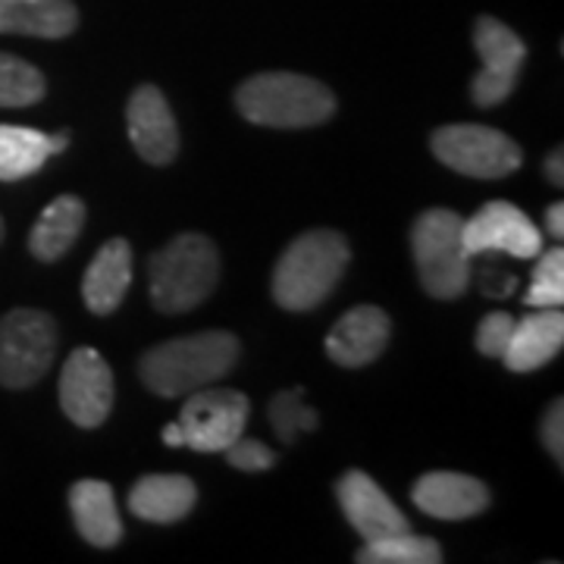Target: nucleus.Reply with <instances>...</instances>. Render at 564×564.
Listing matches in <instances>:
<instances>
[{
    "mask_svg": "<svg viewBox=\"0 0 564 564\" xmlns=\"http://www.w3.org/2000/svg\"><path fill=\"white\" fill-rule=\"evenodd\" d=\"M545 229L555 236V239H562L564 236V204L555 202L549 210H545Z\"/></svg>",
    "mask_w": 564,
    "mask_h": 564,
    "instance_id": "nucleus-31",
    "label": "nucleus"
},
{
    "mask_svg": "<svg viewBox=\"0 0 564 564\" xmlns=\"http://www.w3.org/2000/svg\"><path fill=\"white\" fill-rule=\"evenodd\" d=\"M47 91L39 66L13 54H0V107H32Z\"/></svg>",
    "mask_w": 564,
    "mask_h": 564,
    "instance_id": "nucleus-24",
    "label": "nucleus"
},
{
    "mask_svg": "<svg viewBox=\"0 0 564 564\" xmlns=\"http://www.w3.org/2000/svg\"><path fill=\"white\" fill-rule=\"evenodd\" d=\"M198 502V489L185 474H148L129 492V511L148 524H176Z\"/></svg>",
    "mask_w": 564,
    "mask_h": 564,
    "instance_id": "nucleus-19",
    "label": "nucleus"
},
{
    "mask_svg": "<svg viewBox=\"0 0 564 564\" xmlns=\"http://www.w3.org/2000/svg\"><path fill=\"white\" fill-rule=\"evenodd\" d=\"M226 462L239 470H248V474H258V470H270L276 464V452L270 445L258 443V440H245L239 436L236 443L226 448Z\"/></svg>",
    "mask_w": 564,
    "mask_h": 564,
    "instance_id": "nucleus-28",
    "label": "nucleus"
},
{
    "mask_svg": "<svg viewBox=\"0 0 564 564\" xmlns=\"http://www.w3.org/2000/svg\"><path fill=\"white\" fill-rule=\"evenodd\" d=\"M129 285H132V245L126 239H110L85 270L82 280L85 307L98 317H107L120 307Z\"/></svg>",
    "mask_w": 564,
    "mask_h": 564,
    "instance_id": "nucleus-17",
    "label": "nucleus"
},
{
    "mask_svg": "<svg viewBox=\"0 0 564 564\" xmlns=\"http://www.w3.org/2000/svg\"><path fill=\"white\" fill-rule=\"evenodd\" d=\"M57 355V323L35 307L0 317V386L29 389L51 370Z\"/></svg>",
    "mask_w": 564,
    "mask_h": 564,
    "instance_id": "nucleus-7",
    "label": "nucleus"
},
{
    "mask_svg": "<svg viewBox=\"0 0 564 564\" xmlns=\"http://www.w3.org/2000/svg\"><path fill=\"white\" fill-rule=\"evenodd\" d=\"M462 226L464 220L455 210L433 207L421 214L411 229V248L423 292L440 302L462 299L474 276L470 254L464 251L462 242Z\"/></svg>",
    "mask_w": 564,
    "mask_h": 564,
    "instance_id": "nucleus-5",
    "label": "nucleus"
},
{
    "mask_svg": "<svg viewBox=\"0 0 564 564\" xmlns=\"http://www.w3.org/2000/svg\"><path fill=\"white\" fill-rule=\"evenodd\" d=\"M527 307H562L564 304V251H540L536 254V270L533 282L524 295Z\"/></svg>",
    "mask_w": 564,
    "mask_h": 564,
    "instance_id": "nucleus-25",
    "label": "nucleus"
},
{
    "mask_svg": "<svg viewBox=\"0 0 564 564\" xmlns=\"http://www.w3.org/2000/svg\"><path fill=\"white\" fill-rule=\"evenodd\" d=\"M51 151V135L29 126H0V182H17L39 173Z\"/></svg>",
    "mask_w": 564,
    "mask_h": 564,
    "instance_id": "nucleus-22",
    "label": "nucleus"
},
{
    "mask_svg": "<svg viewBox=\"0 0 564 564\" xmlns=\"http://www.w3.org/2000/svg\"><path fill=\"white\" fill-rule=\"evenodd\" d=\"M163 443L170 445V448H180V445H185V436H182L180 421H173L163 426Z\"/></svg>",
    "mask_w": 564,
    "mask_h": 564,
    "instance_id": "nucleus-32",
    "label": "nucleus"
},
{
    "mask_svg": "<svg viewBox=\"0 0 564 564\" xmlns=\"http://www.w3.org/2000/svg\"><path fill=\"white\" fill-rule=\"evenodd\" d=\"M61 408L82 430H95L113 408V373L95 348H76L61 373Z\"/></svg>",
    "mask_w": 564,
    "mask_h": 564,
    "instance_id": "nucleus-11",
    "label": "nucleus"
},
{
    "mask_svg": "<svg viewBox=\"0 0 564 564\" xmlns=\"http://www.w3.org/2000/svg\"><path fill=\"white\" fill-rule=\"evenodd\" d=\"M462 242L470 258L502 251L518 261H533L543 251V232L514 204L489 202L470 220H464Z\"/></svg>",
    "mask_w": 564,
    "mask_h": 564,
    "instance_id": "nucleus-10",
    "label": "nucleus"
},
{
    "mask_svg": "<svg viewBox=\"0 0 564 564\" xmlns=\"http://www.w3.org/2000/svg\"><path fill=\"white\" fill-rule=\"evenodd\" d=\"M511 329H514V317L508 311L486 314L477 326V351L486 358H502L508 339H511Z\"/></svg>",
    "mask_w": 564,
    "mask_h": 564,
    "instance_id": "nucleus-27",
    "label": "nucleus"
},
{
    "mask_svg": "<svg viewBox=\"0 0 564 564\" xmlns=\"http://www.w3.org/2000/svg\"><path fill=\"white\" fill-rule=\"evenodd\" d=\"M351 261L348 239L336 229H311L282 251L273 267V299L285 311H314L343 280Z\"/></svg>",
    "mask_w": 564,
    "mask_h": 564,
    "instance_id": "nucleus-2",
    "label": "nucleus"
},
{
    "mask_svg": "<svg viewBox=\"0 0 564 564\" xmlns=\"http://www.w3.org/2000/svg\"><path fill=\"white\" fill-rule=\"evenodd\" d=\"M126 126L141 161L166 166L180 154V129L158 85H139L126 107Z\"/></svg>",
    "mask_w": 564,
    "mask_h": 564,
    "instance_id": "nucleus-12",
    "label": "nucleus"
},
{
    "mask_svg": "<svg viewBox=\"0 0 564 564\" xmlns=\"http://www.w3.org/2000/svg\"><path fill=\"white\" fill-rule=\"evenodd\" d=\"M392 321L377 304H358L343 314L326 336V355L339 367H367L373 364L389 345Z\"/></svg>",
    "mask_w": 564,
    "mask_h": 564,
    "instance_id": "nucleus-14",
    "label": "nucleus"
},
{
    "mask_svg": "<svg viewBox=\"0 0 564 564\" xmlns=\"http://www.w3.org/2000/svg\"><path fill=\"white\" fill-rule=\"evenodd\" d=\"M562 161H564L562 148H555V151H552V154L545 158V176H549V182H552V185H558V188H562V185H564V166H562Z\"/></svg>",
    "mask_w": 564,
    "mask_h": 564,
    "instance_id": "nucleus-30",
    "label": "nucleus"
},
{
    "mask_svg": "<svg viewBox=\"0 0 564 564\" xmlns=\"http://www.w3.org/2000/svg\"><path fill=\"white\" fill-rule=\"evenodd\" d=\"M69 148V132H61V135H51V151L54 154H63Z\"/></svg>",
    "mask_w": 564,
    "mask_h": 564,
    "instance_id": "nucleus-33",
    "label": "nucleus"
},
{
    "mask_svg": "<svg viewBox=\"0 0 564 564\" xmlns=\"http://www.w3.org/2000/svg\"><path fill=\"white\" fill-rule=\"evenodd\" d=\"M85 226V204L76 195H61L44 207V214L29 232V251L44 263L61 261L76 245Z\"/></svg>",
    "mask_w": 564,
    "mask_h": 564,
    "instance_id": "nucleus-21",
    "label": "nucleus"
},
{
    "mask_svg": "<svg viewBox=\"0 0 564 564\" xmlns=\"http://www.w3.org/2000/svg\"><path fill=\"white\" fill-rule=\"evenodd\" d=\"M236 107L245 120L270 129H311L336 113V95L311 76L258 73L239 85Z\"/></svg>",
    "mask_w": 564,
    "mask_h": 564,
    "instance_id": "nucleus-4",
    "label": "nucleus"
},
{
    "mask_svg": "<svg viewBox=\"0 0 564 564\" xmlns=\"http://www.w3.org/2000/svg\"><path fill=\"white\" fill-rule=\"evenodd\" d=\"M220 280L217 245L202 232H182L148 258V295L161 314H185L210 299Z\"/></svg>",
    "mask_w": 564,
    "mask_h": 564,
    "instance_id": "nucleus-3",
    "label": "nucleus"
},
{
    "mask_svg": "<svg viewBox=\"0 0 564 564\" xmlns=\"http://www.w3.org/2000/svg\"><path fill=\"white\" fill-rule=\"evenodd\" d=\"M79 29L73 0H0V35L66 39Z\"/></svg>",
    "mask_w": 564,
    "mask_h": 564,
    "instance_id": "nucleus-18",
    "label": "nucleus"
},
{
    "mask_svg": "<svg viewBox=\"0 0 564 564\" xmlns=\"http://www.w3.org/2000/svg\"><path fill=\"white\" fill-rule=\"evenodd\" d=\"M361 564H440L443 562V545L430 536H414L411 530L364 543L355 555Z\"/></svg>",
    "mask_w": 564,
    "mask_h": 564,
    "instance_id": "nucleus-23",
    "label": "nucleus"
},
{
    "mask_svg": "<svg viewBox=\"0 0 564 564\" xmlns=\"http://www.w3.org/2000/svg\"><path fill=\"white\" fill-rule=\"evenodd\" d=\"M270 421L282 443H295L299 433L317 430V411L304 404V389H289L270 399Z\"/></svg>",
    "mask_w": 564,
    "mask_h": 564,
    "instance_id": "nucleus-26",
    "label": "nucleus"
},
{
    "mask_svg": "<svg viewBox=\"0 0 564 564\" xmlns=\"http://www.w3.org/2000/svg\"><path fill=\"white\" fill-rule=\"evenodd\" d=\"M543 445L545 452L555 458V464H564V404L562 399L549 404L543 417Z\"/></svg>",
    "mask_w": 564,
    "mask_h": 564,
    "instance_id": "nucleus-29",
    "label": "nucleus"
},
{
    "mask_svg": "<svg viewBox=\"0 0 564 564\" xmlns=\"http://www.w3.org/2000/svg\"><path fill=\"white\" fill-rule=\"evenodd\" d=\"M0 242H3V220H0Z\"/></svg>",
    "mask_w": 564,
    "mask_h": 564,
    "instance_id": "nucleus-34",
    "label": "nucleus"
},
{
    "mask_svg": "<svg viewBox=\"0 0 564 564\" xmlns=\"http://www.w3.org/2000/svg\"><path fill=\"white\" fill-rule=\"evenodd\" d=\"M411 499L421 511H426L430 518H440V521L477 518L492 502L486 484H480L477 477H467V474H455V470L423 474L411 489Z\"/></svg>",
    "mask_w": 564,
    "mask_h": 564,
    "instance_id": "nucleus-15",
    "label": "nucleus"
},
{
    "mask_svg": "<svg viewBox=\"0 0 564 564\" xmlns=\"http://www.w3.org/2000/svg\"><path fill=\"white\" fill-rule=\"evenodd\" d=\"M430 148L436 161L445 163L448 170L474 180H502L511 176L524 161L518 141L508 139L492 126H477V122L440 126L430 135Z\"/></svg>",
    "mask_w": 564,
    "mask_h": 564,
    "instance_id": "nucleus-6",
    "label": "nucleus"
},
{
    "mask_svg": "<svg viewBox=\"0 0 564 564\" xmlns=\"http://www.w3.org/2000/svg\"><path fill=\"white\" fill-rule=\"evenodd\" d=\"M239 355L242 345L232 333H195L148 348L139 361V377L154 395L182 399L226 377L236 367Z\"/></svg>",
    "mask_w": 564,
    "mask_h": 564,
    "instance_id": "nucleus-1",
    "label": "nucleus"
},
{
    "mask_svg": "<svg viewBox=\"0 0 564 564\" xmlns=\"http://www.w3.org/2000/svg\"><path fill=\"white\" fill-rule=\"evenodd\" d=\"M251 404L239 389H210L204 386L182 404L180 426L185 445L195 452H226L239 436H245Z\"/></svg>",
    "mask_w": 564,
    "mask_h": 564,
    "instance_id": "nucleus-8",
    "label": "nucleus"
},
{
    "mask_svg": "<svg viewBox=\"0 0 564 564\" xmlns=\"http://www.w3.org/2000/svg\"><path fill=\"white\" fill-rule=\"evenodd\" d=\"M69 511L79 533L98 549H113L122 540V521L110 484L79 480L69 489Z\"/></svg>",
    "mask_w": 564,
    "mask_h": 564,
    "instance_id": "nucleus-20",
    "label": "nucleus"
},
{
    "mask_svg": "<svg viewBox=\"0 0 564 564\" xmlns=\"http://www.w3.org/2000/svg\"><path fill=\"white\" fill-rule=\"evenodd\" d=\"M474 47L484 61V69L470 82V98L477 107L502 104L521 79L527 61V44L496 17H477L474 22Z\"/></svg>",
    "mask_w": 564,
    "mask_h": 564,
    "instance_id": "nucleus-9",
    "label": "nucleus"
},
{
    "mask_svg": "<svg viewBox=\"0 0 564 564\" xmlns=\"http://www.w3.org/2000/svg\"><path fill=\"white\" fill-rule=\"evenodd\" d=\"M336 496H339V505H343L348 524L361 533L364 543L386 540V536H395V533L411 530L402 508L392 502L383 489L377 486V480L367 477L364 470L343 474V480L336 484Z\"/></svg>",
    "mask_w": 564,
    "mask_h": 564,
    "instance_id": "nucleus-13",
    "label": "nucleus"
},
{
    "mask_svg": "<svg viewBox=\"0 0 564 564\" xmlns=\"http://www.w3.org/2000/svg\"><path fill=\"white\" fill-rule=\"evenodd\" d=\"M564 345L562 307H536L524 321H514L502 361L511 373H533L558 358Z\"/></svg>",
    "mask_w": 564,
    "mask_h": 564,
    "instance_id": "nucleus-16",
    "label": "nucleus"
}]
</instances>
